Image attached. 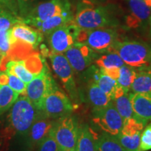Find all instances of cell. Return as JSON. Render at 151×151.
I'll use <instances>...</instances> for the list:
<instances>
[{
    "label": "cell",
    "mask_w": 151,
    "mask_h": 151,
    "mask_svg": "<svg viewBox=\"0 0 151 151\" xmlns=\"http://www.w3.org/2000/svg\"><path fill=\"white\" fill-rule=\"evenodd\" d=\"M146 124L134 117L124 122L121 131L116 136L122 146L127 151H139L140 137Z\"/></svg>",
    "instance_id": "13"
},
{
    "label": "cell",
    "mask_w": 151,
    "mask_h": 151,
    "mask_svg": "<svg viewBox=\"0 0 151 151\" xmlns=\"http://www.w3.org/2000/svg\"><path fill=\"white\" fill-rule=\"evenodd\" d=\"M94 63L100 69H117L125 65L119 55L115 52H106L94 60Z\"/></svg>",
    "instance_id": "25"
},
{
    "label": "cell",
    "mask_w": 151,
    "mask_h": 151,
    "mask_svg": "<svg viewBox=\"0 0 151 151\" xmlns=\"http://www.w3.org/2000/svg\"><path fill=\"white\" fill-rule=\"evenodd\" d=\"M71 151H76V150H71Z\"/></svg>",
    "instance_id": "40"
},
{
    "label": "cell",
    "mask_w": 151,
    "mask_h": 151,
    "mask_svg": "<svg viewBox=\"0 0 151 151\" xmlns=\"http://www.w3.org/2000/svg\"><path fill=\"white\" fill-rule=\"evenodd\" d=\"M97 52L83 43L76 42L65 55L73 71L81 72L89 67L97 59Z\"/></svg>",
    "instance_id": "12"
},
{
    "label": "cell",
    "mask_w": 151,
    "mask_h": 151,
    "mask_svg": "<svg viewBox=\"0 0 151 151\" xmlns=\"http://www.w3.org/2000/svg\"><path fill=\"white\" fill-rule=\"evenodd\" d=\"M97 148L98 151H127L116 137L106 133L98 137Z\"/></svg>",
    "instance_id": "27"
},
{
    "label": "cell",
    "mask_w": 151,
    "mask_h": 151,
    "mask_svg": "<svg viewBox=\"0 0 151 151\" xmlns=\"http://www.w3.org/2000/svg\"><path fill=\"white\" fill-rule=\"evenodd\" d=\"M88 97L93 108V111L104 108L111 103V98L91 81L88 87Z\"/></svg>",
    "instance_id": "21"
},
{
    "label": "cell",
    "mask_w": 151,
    "mask_h": 151,
    "mask_svg": "<svg viewBox=\"0 0 151 151\" xmlns=\"http://www.w3.org/2000/svg\"><path fill=\"white\" fill-rule=\"evenodd\" d=\"M55 122L53 118L46 116L40 111L28 132L30 143L33 145L39 144L50 133Z\"/></svg>",
    "instance_id": "17"
},
{
    "label": "cell",
    "mask_w": 151,
    "mask_h": 151,
    "mask_svg": "<svg viewBox=\"0 0 151 151\" xmlns=\"http://www.w3.org/2000/svg\"><path fill=\"white\" fill-rule=\"evenodd\" d=\"M38 151H62L55 139L50 133L39 144Z\"/></svg>",
    "instance_id": "32"
},
{
    "label": "cell",
    "mask_w": 151,
    "mask_h": 151,
    "mask_svg": "<svg viewBox=\"0 0 151 151\" xmlns=\"http://www.w3.org/2000/svg\"><path fill=\"white\" fill-rule=\"evenodd\" d=\"M127 14L124 17V25L129 29H136L149 24L150 7L142 0H127Z\"/></svg>",
    "instance_id": "15"
},
{
    "label": "cell",
    "mask_w": 151,
    "mask_h": 151,
    "mask_svg": "<svg viewBox=\"0 0 151 151\" xmlns=\"http://www.w3.org/2000/svg\"><path fill=\"white\" fill-rule=\"evenodd\" d=\"M0 73H1V71H0Z\"/></svg>",
    "instance_id": "41"
},
{
    "label": "cell",
    "mask_w": 151,
    "mask_h": 151,
    "mask_svg": "<svg viewBox=\"0 0 151 151\" xmlns=\"http://www.w3.org/2000/svg\"><path fill=\"white\" fill-rule=\"evenodd\" d=\"M10 46L11 43H20L35 49L40 44L43 39V35L36 28L29 26L22 21L13 26L9 29Z\"/></svg>",
    "instance_id": "14"
},
{
    "label": "cell",
    "mask_w": 151,
    "mask_h": 151,
    "mask_svg": "<svg viewBox=\"0 0 151 151\" xmlns=\"http://www.w3.org/2000/svg\"><path fill=\"white\" fill-rule=\"evenodd\" d=\"M56 86L55 83L45 65L43 70L27 85L25 95L38 110L46 94Z\"/></svg>",
    "instance_id": "7"
},
{
    "label": "cell",
    "mask_w": 151,
    "mask_h": 151,
    "mask_svg": "<svg viewBox=\"0 0 151 151\" xmlns=\"http://www.w3.org/2000/svg\"><path fill=\"white\" fill-rule=\"evenodd\" d=\"M150 150H151V120L141 132L139 147V151Z\"/></svg>",
    "instance_id": "31"
},
{
    "label": "cell",
    "mask_w": 151,
    "mask_h": 151,
    "mask_svg": "<svg viewBox=\"0 0 151 151\" xmlns=\"http://www.w3.org/2000/svg\"><path fill=\"white\" fill-rule=\"evenodd\" d=\"M5 71L16 75L27 85L35 77V75L27 70L22 60H10L7 62Z\"/></svg>",
    "instance_id": "24"
},
{
    "label": "cell",
    "mask_w": 151,
    "mask_h": 151,
    "mask_svg": "<svg viewBox=\"0 0 151 151\" xmlns=\"http://www.w3.org/2000/svg\"><path fill=\"white\" fill-rule=\"evenodd\" d=\"M79 127L73 117L69 115L60 117L56 120L50 132L62 151L76 150Z\"/></svg>",
    "instance_id": "5"
},
{
    "label": "cell",
    "mask_w": 151,
    "mask_h": 151,
    "mask_svg": "<svg viewBox=\"0 0 151 151\" xmlns=\"http://www.w3.org/2000/svg\"><path fill=\"white\" fill-rule=\"evenodd\" d=\"M9 83V76L6 71L0 73V86L7 85Z\"/></svg>",
    "instance_id": "34"
},
{
    "label": "cell",
    "mask_w": 151,
    "mask_h": 151,
    "mask_svg": "<svg viewBox=\"0 0 151 151\" xmlns=\"http://www.w3.org/2000/svg\"><path fill=\"white\" fill-rule=\"evenodd\" d=\"M73 109L70 99L56 86L43 99L40 111L46 116L55 119L67 116Z\"/></svg>",
    "instance_id": "6"
},
{
    "label": "cell",
    "mask_w": 151,
    "mask_h": 151,
    "mask_svg": "<svg viewBox=\"0 0 151 151\" xmlns=\"http://www.w3.org/2000/svg\"><path fill=\"white\" fill-rule=\"evenodd\" d=\"M22 20L18 19L6 11H0V30H9Z\"/></svg>",
    "instance_id": "29"
},
{
    "label": "cell",
    "mask_w": 151,
    "mask_h": 151,
    "mask_svg": "<svg viewBox=\"0 0 151 151\" xmlns=\"http://www.w3.org/2000/svg\"><path fill=\"white\" fill-rule=\"evenodd\" d=\"M39 112L40 111L36 108L27 96L18 97L9 114L11 130L19 134L27 133Z\"/></svg>",
    "instance_id": "2"
},
{
    "label": "cell",
    "mask_w": 151,
    "mask_h": 151,
    "mask_svg": "<svg viewBox=\"0 0 151 151\" xmlns=\"http://www.w3.org/2000/svg\"><path fill=\"white\" fill-rule=\"evenodd\" d=\"M98 137L88 125L79 128L76 151H98Z\"/></svg>",
    "instance_id": "20"
},
{
    "label": "cell",
    "mask_w": 151,
    "mask_h": 151,
    "mask_svg": "<svg viewBox=\"0 0 151 151\" xmlns=\"http://www.w3.org/2000/svg\"><path fill=\"white\" fill-rule=\"evenodd\" d=\"M9 0H0V4H8Z\"/></svg>",
    "instance_id": "35"
},
{
    "label": "cell",
    "mask_w": 151,
    "mask_h": 151,
    "mask_svg": "<svg viewBox=\"0 0 151 151\" xmlns=\"http://www.w3.org/2000/svg\"><path fill=\"white\" fill-rule=\"evenodd\" d=\"M10 46L9 30H0V50L2 52L3 57L8 53Z\"/></svg>",
    "instance_id": "33"
},
{
    "label": "cell",
    "mask_w": 151,
    "mask_h": 151,
    "mask_svg": "<svg viewBox=\"0 0 151 151\" xmlns=\"http://www.w3.org/2000/svg\"><path fill=\"white\" fill-rule=\"evenodd\" d=\"M8 73L9 76V86L18 94H21V95H25L27 84L22 80H20L16 75L11 73Z\"/></svg>",
    "instance_id": "30"
},
{
    "label": "cell",
    "mask_w": 151,
    "mask_h": 151,
    "mask_svg": "<svg viewBox=\"0 0 151 151\" xmlns=\"http://www.w3.org/2000/svg\"><path fill=\"white\" fill-rule=\"evenodd\" d=\"M116 32L108 27L86 30L80 29L76 42L83 43L93 51L99 53L112 52L113 47L117 41Z\"/></svg>",
    "instance_id": "3"
},
{
    "label": "cell",
    "mask_w": 151,
    "mask_h": 151,
    "mask_svg": "<svg viewBox=\"0 0 151 151\" xmlns=\"http://www.w3.org/2000/svg\"><path fill=\"white\" fill-rule=\"evenodd\" d=\"M73 18L71 11H67L62 14L52 16L43 22H36L32 24V27L39 30L42 35H48L52 30L71 22L73 20Z\"/></svg>",
    "instance_id": "18"
},
{
    "label": "cell",
    "mask_w": 151,
    "mask_h": 151,
    "mask_svg": "<svg viewBox=\"0 0 151 151\" xmlns=\"http://www.w3.org/2000/svg\"><path fill=\"white\" fill-rule=\"evenodd\" d=\"M2 58H3V54L2 52H1V50H0V60H1Z\"/></svg>",
    "instance_id": "38"
},
{
    "label": "cell",
    "mask_w": 151,
    "mask_h": 151,
    "mask_svg": "<svg viewBox=\"0 0 151 151\" xmlns=\"http://www.w3.org/2000/svg\"><path fill=\"white\" fill-rule=\"evenodd\" d=\"M134 117L147 124L151 120V92L129 93Z\"/></svg>",
    "instance_id": "16"
},
{
    "label": "cell",
    "mask_w": 151,
    "mask_h": 151,
    "mask_svg": "<svg viewBox=\"0 0 151 151\" xmlns=\"http://www.w3.org/2000/svg\"><path fill=\"white\" fill-rule=\"evenodd\" d=\"M92 81H94L111 100L113 99L116 90L119 86L116 80L105 74L99 69H94Z\"/></svg>",
    "instance_id": "22"
},
{
    "label": "cell",
    "mask_w": 151,
    "mask_h": 151,
    "mask_svg": "<svg viewBox=\"0 0 151 151\" xmlns=\"http://www.w3.org/2000/svg\"><path fill=\"white\" fill-rule=\"evenodd\" d=\"M112 52L119 55L125 65L137 69H151V47L137 41H116Z\"/></svg>",
    "instance_id": "1"
},
{
    "label": "cell",
    "mask_w": 151,
    "mask_h": 151,
    "mask_svg": "<svg viewBox=\"0 0 151 151\" xmlns=\"http://www.w3.org/2000/svg\"><path fill=\"white\" fill-rule=\"evenodd\" d=\"M142 1H144V2L146 3V4L148 5L149 7H150V6H151V0H142Z\"/></svg>",
    "instance_id": "36"
},
{
    "label": "cell",
    "mask_w": 151,
    "mask_h": 151,
    "mask_svg": "<svg viewBox=\"0 0 151 151\" xmlns=\"http://www.w3.org/2000/svg\"><path fill=\"white\" fill-rule=\"evenodd\" d=\"M55 73L63 84L64 88L73 100L76 99L77 90L76 86L73 70L64 53L50 52L48 55Z\"/></svg>",
    "instance_id": "10"
},
{
    "label": "cell",
    "mask_w": 151,
    "mask_h": 151,
    "mask_svg": "<svg viewBox=\"0 0 151 151\" xmlns=\"http://www.w3.org/2000/svg\"><path fill=\"white\" fill-rule=\"evenodd\" d=\"M130 89L133 93L151 92V69H137Z\"/></svg>",
    "instance_id": "23"
},
{
    "label": "cell",
    "mask_w": 151,
    "mask_h": 151,
    "mask_svg": "<svg viewBox=\"0 0 151 151\" xmlns=\"http://www.w3.org/2000/svg\"><path fill=\"white\" fill-rule=\"evenodd\" d=\"M70 11L69 4L65 0H50L41 3L35 7L28 15L27 18L23 20L26 24L32 25L36 22H43L52 16L63 14Z\"/></svg>",
    "instance_id": "11"
},
{
    "label": "cell",
    "mask_w": 151,
    "mask_h": 151,
    "mask_svg": "<svg viewBox=\"0 0 151 151\" xmlns=\"http://www.w3.org/2000/svg\"><path fill=\"white\" fill-rule=\"evenodd\" d=\"M72 22L80 29L90 30L107 27L111 21L104 9L86 1L78 6Z\"/></svg>",
    "instance_id": "4"
},
{
    "label": "cell",
    "mask_w": 151,
    "mask_h": 151,
    "mask_svg": "<svg viewBox=\"0 0 151 151\" xmlns=\"http://www.w3.org/2000/svg\"><path fill=\"white\" fill-rule=\"evenodd\" d=\"M19 95L7 85L0 86V116L12 106Z\"/></svg>",
    "instance_id": "26"
},
{
    "label": "cell",
    "mask_w": 151,
    "mask_h": 151,
    "mask_svg": "<svg viewBox=\"0 0 151 151\" xmlns=\"http://www.w3.org/2000/svg\"><path fill=\"white\" fill-rule=\"evenodd\" d=\"M79 30L80 28L75 25L72 21L52 30L47 35L52 52L65 53L76 43Z\"/></svg>",
    "instance_id": "9"
},
{
    "label": "cell",
    "mask_w": 151,
    "mask_h": 151,
    "mask_svg": "<svg viewBox=\"0 0 151 151\" xmlns=\"http://www.w3.org/2000/svg\"><path fill=\"white\" fill-rule=\"evenodd\" d=\"M19 1H24V0H19Z\"/></svg>",
    "instance_id": "39"
},
{
    "label": "cell",
    "mask_w": 151,
    "mask_h": 151,
    "mask_svg": "<svg viewBox=\"0 0 151 151\" xmlns=\"http://www.w3.org/2000/svg\"><path fill=\"white\" fill-rule=\"evenodd\" d=\"M137 70L127 65H124L120 68L119 76L117 79L118 86L122 88L125 92H129L132 83L134 78Z\"/></svg>",
    "instance_id": "28"
},
{
    "label": "cell",
    "mask_w": 151,
    "mask_h": 151,
    "mask_svg": "<svg viewBox=\"0 0 151 151\" xmlns=\"http://www.w3.org/2000/svg\"><path fill=\"white\" fill-rule=\"evenodd\" d=\"M92 121L106 134L116 136L121 131L124 120L111 101L108 106L93 111Z\"/></svg>",
    "instance_id": "8"
},
{
    "label": "cell",
    "mask_w": 151,
    "mask_h": 151,
    "mask_svg": "<svg viewBox=\"0 0 151 151\" xmlns=\"http://www.w3.org/2000/svg\"><path fill=\"white\" fill-rule=\"evenodd\" d=\"M150 19H149V24H150V34H151V6L150 7Z\"/></svg>",
    "instance_id": "37"
},
{
    "label": "cell",
    "mask_w": 151,
    "mask_h": 151,
    "mask_svg": "<svg viewBox=\"0 0 151 151\" xmlns=\"http://www.w3.org/2000/svg\"><path fill=\"white\" fill-rule=\"evenodd\" d=\"M111 101L123 119L124 122L128 119L133 118L134 113L129 92H125L122 88L118 86Z\"/></svg>",
    "instance_id": "19"
}]
</instances>
